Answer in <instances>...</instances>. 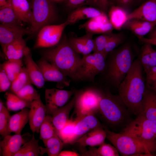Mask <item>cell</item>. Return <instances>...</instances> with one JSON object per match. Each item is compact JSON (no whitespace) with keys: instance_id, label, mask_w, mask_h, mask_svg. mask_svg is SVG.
<instances>
[{"instance_id":"6da1fadb","label":"cell","mask_w":156,"mask_h":156,"mask_svg":"<svg viewBox=\"0 0 156 156\" xmlns=\"http://www.w3.org/2000/svg\"><path fill=\"white\" fill-rule=\"evenodd\" d=\"M143 69L139 59L135 60L118 87L119 95L130 112L137 116L142 112L146 88Z\"/></svg>"},{"instance_id":"7a4b0ae2","label":"cell","mask_w":156,"mask_h":156,"mask_svg":"<svg viewBox=\"0 0 156 156\" xmlns=\"http://www.w3.org/2000/svg\"><path fill=\"white\" fill-rule=\"evenodd\" d=\"M64 35L56 45L43 53V58L56 66L65 76L74 79L81 58Z\"/></svg>"},{"instance_id":"3957f363","label":"cell","mask_w":156,"mask_h":156,"mask_svg":"<svg viewBox=\"0 0 156 156\" xmlns=\"http://www.w3.org/2000/svg\"><path fill=\"white\" fill-rule=\"evenodd\" d=\"M98 110L108 123L122 130L132 120L131 113L119 95L102 94Z\"/></svg>"},{"instance_id":"277c9868","label":"cell","mask_w":156,"mask_h":156,"mask_svg":"<svg viewBox=\"0 0 156 156\" xmlns=\"http://www.w3.org/2000/svg\"><path fill=\"white\" fill-rule=\"evenodd\" d=\"M109 53L110 56L108 64L107 76L111 83L118 88L133 62L131 45L126 43Z\"/></svg>"},{"instance_id":"5b68a950","label":"cell","mask_w":156,"mask_h":156,"mask_svg":"<svg viewBox=\"0 0 156 156\" xmlns=\"http://www.w3.org/2000/svg\"><path fill=\"white\" fill-rule=\"evenodd\" d=\"M121 133L129 134L142 144L153 155L156 151V124L142 114L137 116Z\"/></svg>"},{"instance_id":"8992f818","label":"cell","mask_w":156,"mask_h":156,"mask_svg":"<svg viewBox=\"0 0 156 156\" xmlns=\"http://www.w3.org/2000/svg\"><path fill=\"white\" fill-rule=\"evenodd\" d=\"M31 9L30 34L38 32L42 27L53 23L57 20L56 11L51 0H32Z\"/></svg>"},{"instance_id":"52a82bcc","label":"cell","mask_w":156,"mask_h":156,"mask_svg":"<svg viewBox=\"0 0 156 156\" xmlns=\"http://www.w3.org/2000/svg\"><path fill=\"white\" fill-rule=\"evenodd\" d=\"M104 129L106 138L122 155H153L142 144L131 135L125 133H116L105 128Z\"/></svg>"},{"instance_id":"ba28073f","label":"cell","mask_w":156,"mask_h":156,"mask_svg":"<svg viewBox=\"0 0 156 156\" xmlns=\"http://www.w3.org/2000/svg\"><path fill=\"white\" fill-rule=\"evenodd\" d=\"M106 58L103 53L98 52L83 55L77 68L74 79L93 81L96 76L105 69Z\"/></svg>"},{"instance_id":"9c48e42d","label":"cell","mask_w":156,"mask_h":156,"mask_svg":"<svg viewBox=\"0 0 156 156\" xmlns=\"http://www.w3.org/2000/svg\"><path fill=\"white\" fill-rule=\"evenodd\" d=\"M102 94L99 91L88 89L77 93L75 96V105L77 118L93 113L98 110L99 103Z\"/></svg>"},{"instance_id":"30bf717a","label":"cell","mask_w":156,"mask_h":156,"mask_svg":"<svg viewBox=\"0 0 156 156\" xmlns=\"http://www.w3.org/2000/svg\"><path fill=\"white\" fill-rule=\"evenodd\" d=\"M66 22L57 25H48L38 32L34 48H50L57 44L62 37L63 32L68 25Z\"/></svg>"},{"instance_id":"8fae6325","label":"cell","mask_w":156,"mask_h":156,"mask_svg":"<svg viewBox=\"0 0 156 156\" xmlns=\"http://www.w3.org/2000/svg\"><path fill=\"white\" fill-rule=\"evenodd\" d=\"M74 91L55 88L47 89L45 92V99L47 114L52 116L58 109L64 106Z\"/></svg>"},{"instance_id":"7c38bea8","label":"cell","mask_w":156,"mask_h":156,"mask_svg":"<svg viewBox=\"0 0 156 156\" xmlns=\"http://www.w3.org/2000/svg\"><path fill=\"white\" fill-rule=\"evenodd\" d=\"M38 65L41 70L45 81L55 82L56 87L61 89L68 86L70 81L56 66L43 58Z\"/></svg>"},{"instance_id":"4fadbf2b","label":"cell","mask_w":156,"mask_h":156,"mask_svg":"<svg viewBox=\"0 0 156 156\" xmlns=\"http://www.w3.org/2000/svg\"><path fill=\"white\" fill-rule=\"evenodd\" d=\"M46 105L41 100L40 96L31 102L29 112V123L33 133L39 132L41 125L47 115Z\"/></svg>"},{"instance_id":"5bb4252c","label":"cell","mask_w":156,"mask_h":156,"mask_svg":"<svg viewBox=\"0 0 156 156\" xmlns=\"http://www.w3.org/2000/svg\"><path fill=\"white\" fill-rule=\"evenodd\" d=\"M85 29L87 32L92 34H105L112 32L114 29L106 14L103 12L101 15L89 19L80 26Z\"/></svg>"},{"instance_id":"9a60e30c","label":"cell","mask_w":156,"mask_h":156,"mask_svg":"<svg viewBox=\"0 0 156 156\" xmlns=\"http://www.w3.org/2000/svg\"><path fill=\"white\" fill-rule=\"evenodd\" d=\"M30 34L29 29L14 25H0V43L2 48L19 38Z\"/></svg>"},{"instance_id":"2e32d148","label":"cell","mask_w":156,"mask_h":156,"mask_svg":"<svg viewBox=\"0 0 156 156\" xmlns=\"http://www.w3.org/2000/svg\"><path fill=\"white\" fill-rule=\"evenodd\" d=\"M128 17V20L139 19L152 23L156 25V0H146L130 12Z\"/></svg>"},{"instance_id":"e0dca14e","label":"cell","mask_w":156,"mask_h":156,"mask_svg":"<svg viewBox=\"0 0 156 156\" xmlns=\"http://www.w3.org/2000/svg\"><path fill=\"white\" fill-rule=\"evenodd\" d=\"M24 57L25 68L31 83L38 88L43 87L45 81L39 67L33 60L29 48L26 50Z\"/></svg>"},{"instance_id":"ac0fdd59","label":"cell","mask_w":156,"mask_h":156,"mask_svg":"<svg viewBox=\"0 0 156 156\" xmlns=\"http://www.w3.org/2000/svg\"><path fill=\"white\" fill-rule=\"evenodd\" d=\"M74 135L72 144L83 135L94 129L101 127L100 123L93 114L85 116L76 120Z\"/></svg>"},{"instance_id":"d6986e66","label":"cell","mask_w":156,"mask_h":156,"mask_svg":"<svg viewBox=\"0 0 156 156\" xmlns=\"http://www.w3.org/2000/svg\"><path fill=\"white\" fill-rule=\"evenodd\" d=\"M103 12L99 9L94 7L81 6L71 11L68 15L66 21L68 25H74L81 20L89 19L98 16Z\"/></svg>"},{"instance_id":"ffe728a7","label":"cell","mask_w":156,"mask_h":156,"mask_svg":"<svg viewBox=\"0 0 156 156\" xmlns=\"http://www.w3.org/2000/svg\"><path fill=\"white\" fill-rule=\"evenodd\" d=\"M3 138L0 142V150L3 156H14L25 143L21 134L9 135Z\"/></svg>"},{"instance_id":"44dd1931","label":"cell","mask_w":156,"mask_h":156,"mask_svg":"<svg viewBox=\"0 0 156 156\" xmlns=\"http://www.w3.org/2000/svg\"><path fill=\"white\" fill-rule=\"evenodd\" d=\"M106 133L104 129L99 127L88 132L76 140L74 143H77L82 146L94 147L100 146L104 143Z\"/></svg>"},{"instance_id":"7402d4cb","label":"cell","mask_w":156,"mask_h":156,"mask_svg":"<svg viewBox=\"0 0 156 156\" xmlns=\"http://www.w3.org/2000/svg\"><path fill=\"white\" fill-rule=\"evenodd\" d=\"M28 47L23 38L21 37L5 46L2 48L8 60H21Z\"/></svg>"},{"instance_id":"603a6c76","label":"cell","mask_w":156,"mask_h":156,"mask_svg":"<svg viewBox=\"0 0 156 156\" xmlns=\"http://www.w3.org/2000/svg\"><path fill=\"white\" fill-rule=\"evenodd\" d=\"M155 26L147 21L132 18L128 20L122 28L129 30L140 38L147 35Z\"/></svg>"},{"instance_id":"cb8c5ba5","label":"cell","mask_w":156,"mask_h":156,"mask_svg":"<svg viewBox=\"0 0 156 156\" xmlns=\"http://www.w3.org/2000/svg\"><path fill=\"white\" fill-rule=\"evenodd\" d=\"M107 13L109 21L114 29L120 30L128 20L129 13L120 6L111 4Z\"/></svg>"},{"instance_id":"d4e9b609","label":"cell","mask_w":156,"mask_h":156,"mask_svg":"<svg viewBox=\"0 0 156 156\" xmlns=\"http://www.w3.org/2000/svg\"><path fill=\"white\" fill-rule=\"evenodd\" d=\"M75 96L68 103L59 109L51 116L52 122L57 133L69 120L70 113L75 107Z\"/></svg>"},{"instance_id":"484cf974","label":"cell","mask_w":156,"mask_h":156,"mask_svg":"<svg viewBox=\"0 0 156 156\" xmlns=\"http://www.w3.org/2000/svg\"><path fill=\"white\" fill-rule=\"evenodd\" d=\"M141 114L156 124V92L146 85Z\"/></svg>"},{"instance_id":"4316f807","label":"cell","mask_w":156,"mask_h":156,"mask_svg":"<svg viewBox=\"0 0 156 156\" xmlns=\"http://www.w3.org/2000/svg\"><path fill=\"white\" fill-rule=\"evenodd\" d=\"M138 59L145 73L156 66V51L153 48L152 45L144 43Z\"/></svg>"},{"instance_id":"83f0119b","label":"cell","mask_w":156,"mask_h":156,"mask_svg":"<svg viewBox=\"0 0 156 156\" xmlns=\"http://www.w3.org/2000/svg\"><path fill=\"white\" fill-rule=\"evenodd\" d=\"M13 9L17 17L22 22L31 24L32 11L28 0H12Z\"/></svg>"},{"instance_id":"f1b7e54d","label":"cell","mask_w":156,"mask_h":156,"mask_svg":"<svg viewBox=\"0 0 156 156\" xmlns=\"http://www.w3.org/2000/svg\"><path fill=\"white\" fill-rule=\"evenodd\" d=\"M28 108H24L11 116L9 125V131L11 133L21 134L23 129L29 120V110Z\"/></svg>"},{"instance_id":"f546056e","label":"cell","mask_w":156,"mask_h":156,"mask_svg":"<svg viewBox=\"0 0 156 156\" xmlns=\"http://www.w3.org/2000/svg\"><path fill=\"white\" fill-rule=\"evenodd\" d=\"M42 141L45 148L40 146V155L47 153L49 156H58L64 144L57 134Z\"/></svg>"},{"instance_id":"4dcf8cb0","label":"cell","mask_w":156,"mask_h":156,"mask_svg":"<svg viewBox=\"0 0 156 156\" xmlns=\"http://www.w3.org/2000/svg\"><path fill=\"white\" fill-rule=\"evenodd\" d=\"M12 0H7L5 4L0 7L1 24L22 26L23 22L17 17L12 6Z\"/></svg>"},{"instance_id":"1f68e13d","label":"cell","mask_w":156,"mask_h":156,"mask_svg":"<svg viewBox=\"0 0 156 156\" xmlns=\"http://www.w3.org/2000/svg\"><path fill=\"white\" fill-rule=\"evenodd\" d=\"M4 97L6 99L7 108L9 111H15L30 107L31 102L22 99L15 94L6 92Z\"/></svg>"},{"instance_id":"d6a6232c","label":"cell","mask_w":156,"mask_h":156,"mask_svg":"<svg viewBox=\"0 0 156 156\" xmlns=\"http://www.w3.org/2000/svg\"><path fill=\"white\" fill-rule=\"evenodd\" d=\"M38 140L33 135L31 139L22 146L14 156H38L40 155Z\"/></svg>"},{"instance_id":"836d02e7","label":"cell","mask_w":156,"mask_h":156,"mask_svg":"<svg viewBox=\"0 0 156 156\" xmlns=\"http://www.w3.org/2000/svg\"><path fill=\"white\" fill-rule=\"evenodd\" d=\"M83 156H118L119 152L114 146L103 143L97 148H92L86 152Z\"/></svg>"},{"instance_id":"e575fe53","label":"cell","mask_w":156,"mask_h":156,"mask_svg":"<svg viewBox=\"0 0 156 156\" xmlns=\"http://www.w3.org/2000/svg\"><path fill=\"white\" fill-rule=\"evenodd\" d=\"M23 65L21 60H8L1 65V66L12 82L21 71Z\"/></svg>"},{"instance_id":"d590c367","label":"cell","mask_w":156,"mask_h":156,"mask_svg":"<svg viewBox=\"0 0 156 156\" xmlns=\"http://www.w3.org/2000/svg\"><path fill=\"white\" fill-rule=\"evenodd\" d=\"M76 120L69 119L57 134L64 144H72L74 135V130Z\"/></svg>"},{"instance_id":"8d00e7d4","label":"cell","mask_w":156,"mask_h":156,"mask_svg":"<svg viewBox=\"0 0 156 156\" xmlns=\"http://www.w3.org/2000/svg\"><path fill=\"white\" fill-rule=\"evenodd\" d=\"M39 139L42 141L49 139L57 134L53 124L52 116L47 114L42 124L40 129Z\"/></svg>"},{"instance_id":"74e56055","label":"cell","mask_w":156,"mask_h":156,"mask_svg":"<svg viewBox=\"0 0 156 156\" xmlns=\"http://www.w3.org/2000/svg\"><path fill=\"white\" fill-rule=\"evenodd\" d=\"M31 83L25 67H23L21 71L12 82L10 88L11 91L16 94L26 85Z\"/></svg>"},{"instance_id":"f35d334b","label":"cell","mask_w":156,"mask_h":156,"mask_svg":"<svg viewBox=\"0 0 156 156\" xmlns=\"http://www.w3.org/2000/svg\"><path fill=\"white\" fill-rule=\"evenodd\" d=\"M124 39L125 35L122 32L112 33L103 53L105 57L106 58L108 54L122 43Z\"/></svg>"},{"instance_id":"ab89813d","label":"cell","mask_w":156,"mask_h":156,"mask_svg":"<svg viewBox=\"0 0 156 156\" xmlns=\"http://www.w3.org/2000/svg\"><path fill=\"white\" fill-rule=\"evenodd\" d=\"M15 94L22 99L29 102L38 99L40 96L31 83L24 87Z\"/></svg>"},{"instance_id":"60d3db41","label":"cell","mask_w":156,"mask_h":156,"mask_svg":"<svg viewBox=\"0 0 156 156\" xmlns=\"http://www.w3.org/2000/svg\"><path fill=\"white\" fill-rule=\"evenodd\" d=\"M68 39L71 46L78 53L83 55L91 53L87 43L82 36L73 37Z\"/></svg>"},{"instance_id":"b9f144b4","label":"cell","mask_w":156,"mask_h":156,"mask_svg":"<svg viewBox=\"0 0 156 156\" xmlns=\"http://www.w3.org/2000/svg\"><path fill=\"white\" fill-rule=\"evenodd\" d=\"M10 117L6 107L0 112V134L3 137L11 133L9 131Z\"/></svg>"},{"instance_id":"7bdbcfd3","label":"cell","mask_w":156,"mask_h":156,"mask_svg":"<svg viewBox=\"0 0 156 156\" xmlns=\"http://www.w3.org/2000/svg\"><path fill=\"white\" fill-rule=\"evenodd\" d=\"M112 33L102 34L94 39L93 52L103 53Z\"/></svg>"},{"instance_id":"ee69618b","label":"cell","mask_w":156,"mask_h":156,"mask_svg":"<svg viewBox=\"0 0 156 156\" xmlns=\"http://www.w3.org/2000/svg\"><path fill=\"white\" fill-rule=\"evenodd\" d=\"M146 73V85L156 92V66L151 68Z\"/></svg>"},{"instance_id":"f6af8a7d","label":"cell","mask_w":156,"mask_h":156,"mask_svg":"<svg viewBox=\"0 0 156 156\" xmlns=\"http://www.w3.org/2000/svg\"><path fill=\"white\" fill-rule=\"evenodd\" d=\"M12 82L8 78L5 71L0 66V92H4L10 88Z\"/></svg>"},{"instance_id":"bcb514c9","label":"cell","mask_w":156,"mask_h":156,"mask_svg":"<svg viewBox=\"0 0 156 156\" xmlns=\"http://www.w3.org/2000/svg\"><path fill=\"white\" fill-rule=\"evenodd\" d=\"M143 0H112L111 4L121 7L128 11V10Z\"/></svg>"},{"instance_id":"7dc6e473","label":"cell","mask_w":156,"mask_h":156,"mask_svg":"<svg viewBox=\"0 0 156 156\" xmlns=\"http://www.w3.org/2000/svg\"><path fill=\"white\" fill-rule=\"evenodd\" d=\"M66 8L71 11L85 6H90L91 0H65Z\"/></svg>"},{"instance_id":"c3c4849f","label":"cell","mask_w":156,"mask_h":156,"mask_svg":"<svg viewBox=\"0 0 156 156\" xmlns=\"http://www.w3.org/2000/svg\"><path fill=\"white\" fill-rule=\"evenodd\" d=\"M111 5L109 0H91L90 6L96 7L106 14Z\"/></svg>"},{"instance_id":"681fc988","label":"cell","mask_w":156,"mask_h":156,"mask_svg":"<svg viewBox=\"0 0 156 156\" xmlns=\"http://www.w3.org/2000/svg\"><path fill=\"white\" fill-rule=\"evenodd\" d=\"M79 155L77 153L70 151H61L58 156H78Z\"/></svg>"},{"instance_id":"f907efd6","label":"cell","mask_w":156,"mask_h":156,"mask_svg":"<svg viewBox=\"0 0 156 156\" xmlns=\"http://www.w3.org/2000/svg\"><path fill=\"white\" fill-rule=\"evenodd\" d=\"M141 41L144 43H147L156 46V39H151L144 37L139 38Z\"/></svg>"},{"instance_id":"816d5d0a","label":"cell","mask_w":156,"mask_h":156,"mask_svg":"<svg viewBox=\"0 0 156 156\" xmlns=\"http://www.w3.org/2000/svg\"><path fill=\"white\" fill-rule=\"evenodd\" d=\"M147 38L151 39H156V26L147 34Z\"/></svg>"},{"instance_id":"f5cc1de1","label":"cell","mask_w":156,"mask_h":156,"mask_svg":"<svg viewBox=\"0 0 156 156\" xmlns=\"http://www.w3.org/2000/svg\"><path fill=\"white\" fill-rule=\"evenodd\" d=\"M5 107L2 100H0V112H1Z\"/></svg>"},{"instance_id":"db71d44e","label":"cell","mask_w":156,"mask_h":156,"mask_svg":"<svg viewBox=\"0 0 156 156\" xmlns=\"http://www.w3.org/2000/svg\"><path fill=\"white\" fill-rule=\"evenodd\" d=\"M7 0H0V7L4 5L6 3Z\"/></svg>"},{"instance_id":"11a10c76","label":"cell","mask_w":156,"mask_h":156,"mask_svg":"<svg viewBox=\"0 0 156 156\" xmlns=\"http://www.w3.org/2000/svg\"><path fill=\"white\" fill-rule=\"evenodd\" d=\"M53 2H59L60 1H62L63 0H51Z\"/></svg>"},{"instance_id":"9f6ffc18","label":"cell","mask_w":156,"mask_h":156,"mask_svg":"<svg viewBox=\"0 0 156 156\" xmlns=\"http://www.w3.org/2000/svg\"><path fill=\"white\" fill-rule=\"evenodd\" d=\"M146 0H143V1H146Z\"/></svg>"}]
</instances>
